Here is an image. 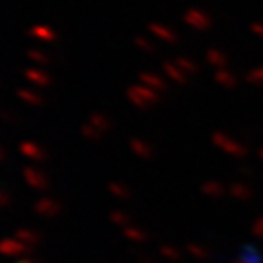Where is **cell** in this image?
Listing matches in <instances>:
<instances>
[{"mask_svg": "<svg viewBox=\"0 0 263 263\" xmlns=\"http://www.w3.org/2000/svg\"><path fill=\"white\" fill-rule=\"evenodd\" d=\"M128 97L134 104L137 106H146V104H152L157 101V93L150 88H146L144 84H136L128 90Z\"/></svg>", "mask_w": 263, "mask_h": 263, "instance_id": "1", "label": "cell"}, {"mask_svg": "<svg viewBox=\"0 0 263 263\" xmlns=\"http://www.w3.org/2000/svg\"><path fill=\"white\" fill-rule=\"evenodd\" d=\"M148 31L152 33L156 39L166 42V44H174V42L179 41V35L176 33V29L161 24V22H150V24H148Z\"/></svg>", "mask_w": 263, "mask_h": 263, "instance_id": "2", "label": "cell"}, {"mask_svg": "<svg viewBox=\"0 0 263 263\" xmlns=\"http://www.w3.org/2000/svg\"><path fill=\"white\" fill-rule=\"evenodd\" d=\"M185 22L190 26V28L197 29V31H203V29H209L210 28V18L206 13L199 11V9H189L185 13Z\"/></svg>", "mask_w": 263, "mask_h": 263, "instance_id": "3", "label": "cell"}, {"mask_svg": "<svg viewBox=\"0 0 263 263\" xmlns=\"http://www.w3.org/2000/svg\"><path fill=\"white\" fill-rule=\"evenodd\" d=\"M28 35L33 39H37V41H41V42H55L59 37L57 31H55L51 26H44V24H39V26L29 28Z\"/></svg>", "mask_w": 263, "mask_h": 263, "instance_id": "4", "label": "cell"}, {"mask_svg": "<svg viewBox=\"0 0 263 263\" xmlns=\"http://www.w3.org/2000/svg\"><path fill=\"white\" fill-rule=\"evenodd\" d=\"M139 81H141V84H144V86L150 88V90H154V91L166 90V82H164V79L161 77V75L154 73V71H141Z\"/></svg>", "mask_w": 263, "mask_h": 263, "instance_id": "5", "label": "cell"}, {"mask_svg": "<svg viewBox=\"0 0 263 263\" xmlns=\"http://www.w3.org/2000/svg\"><path fill=\"white\" fill-rule=\"evenodd\" d=\"M24 75L29 82L35 84V86H49V84H51L49 73H46L41 68H28V70L24 71Z\"/></svg>", "mask_w": 263, "mask_h": 263, "instance_id": "6", "label": "cell"}, {"mask_svg": "<svg viewBox=\"0 0 263 263\" xmlns=\"http://www.w3.org/2000/svg\"><path fill=\"white\" fill-rule=\"evenodd\" d=\"M163 73H166V77L172 79V81H176L177 84H185L186 82V73L181 70L179 66H177L174 61L163 62Z\"/></svg>", "mask_w": 263, "mask_h": 263, "instance_id": "7", "label": "cell"}, {"mask_svg": "<svg viewBox=\"0 0 263 263\" xmlns=\"http://www.w3.org/2000/svg\"><path fill=\"white\" fill-rule=\"evenodd\" d=\"M174 62H176V64L179 66L181 70L185 71L186 75L197 73V71H199V66H197L196 62H194L192 59H189V57H177V59H174Z\"/></svg>", "mask_w": 263, "mask_h": 263, "instance_id": "8", "label": "cell"}, {"mask_svg": "<svg viewBox=\"0 0 263 263\" xmlns=\"http://www.w3.org/2000/svg\"><path fill=\"white\" fill-rule=\"evenodd\" d=\"M134 44H136L137 49H141L144 53H154V51H156V44H154L150 39L143 37V35H137V37L134 39Z\"/></svg>", "mask_w": 263, "mask_h": 263, "instance_id": "9", "label": "cell"}, {"mask_svg": "<svg viewBox=\"0 0 263 263\" xmlns=\"http://www.w3.org/2000/svg\"><path fill=\"white\" fill-rule=\"evenodd\" d=\"M28 59L29 61H33L35 64H39V66H44V64H49V55H46L44 51H39V49H29L28 53Z\"/></svg>", "mask_w": 263, "mask_h": 263, "instance_id": "10", "label": "cell"}, {"mask_svg": "<svg viewBox=\"0 0 263 263\" xmlns=\"http://www.w3.org/2000/svg\"><path fill=\"white\" fill-rule=\"evenodd\" d=\"M206 61H209L212 66H225L227 64L225 55L219 53L218 49H210L209 53H206Z\"/></svg>", "mask_w": 263, "mask_h": 263, "instance_id": "11", "label": "cell"}, {"mask_svg": "<svg viewBox=\"0 0 263 263\" xmlns=\"http://www.w3.org/2000/svg\"><path fill=\"white\" fill-rule=\"evenodd\" d=\"M18 97L24 99L26 103H31V104H39V103H41V97H39L35 91L29 90V88H22V90L18 91Z\"/></svg>", "mask_w": 263, "mask_h": 263, "instance_id": "12", "label": "cell"}]
</instances>
